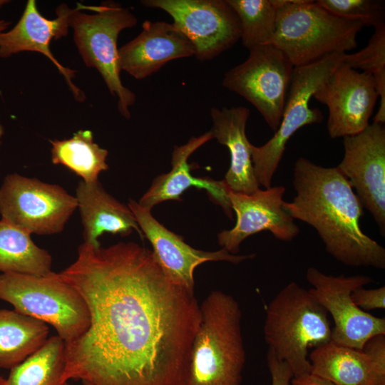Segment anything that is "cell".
Returning <instances> with one entry per match:
<instances>
[{
  "label": "cell",
  "mask_w": 385,
  "mask_h": 385,
  "mask_svg": "<svg viewBox=\"0 0 385 385\" xmlns=\"http://www.w3.org/2000/svg\"><path fill=\"white\" fill-rule=\"evenodd\" d=\"M59 274L90 314L87 330L64 342V381L185 385L200 304L165 274L152 250L133 242H83Z\"/></svg>",
  "instance_id": "1"
},
{
  "label": "cell",
  "mask_w": 385,
  "mask_h": 385,
  "mask_svg": "<svg viewBox=\"0 0 385 385\" xmlns=\"http://www.w3.org/2000/svg\"><path fill=\"white\" fill-rule=\"evenodd\" d=\"M293 185L297 195L284 202L285 210L314 227L329 255L351 267L385 268V249L361 230L363 205L337 167L301 157L294 164Z\"/></svg>",
  "instance_id": "2"
},
{
  "label": "cell",
  "mask_w": 385,
  "mask_h": 385,
  "mask_svg": "<svg viewBox=\"0 0 385 385\" xmlns=\"http://www.w3.org/2000/svg\"><path fill=\"white\" fill-rule=\"evenodd\" d=\"M200 310L185 385H242L246 352L238 302L231 294L213 290Z\"/></svg>",
  "instance_id": "3"
},
{
  "label": "cell",
  "mask_w": 385,
  "mask_h": 385,
  "mask_svg": "<svg viewBox=\"0 0 385 385\" xmlns=\"http://www.w3.org/2000/svg\"><path fill=\"white\" fill-rule=\"evenodd\" d=\"M327 310L308 289L292 282L269 304L264 325L269 349L286 362L294 377L311 373L309 350L332 341Z\"/></svg>",
  "instance_id": "4"
},
{
  "label": "cell",
  "mask_w": 385,
  "mask_h": 385,
  "mask_svg": "<svg viewBox=\"0 0 385 385\" xmlns=\"http://www.w3.org/2000/svg\"><path fill=\"white\" fill-rule=\"evenodd\" d=\"M277 1L279 7L271 45L294 68L356 47L357 34L365 26L363 22L338 17L314 1Z\"/></svg>",
  "instance_id": "5"
},
{
  "label": "cell",
  "mask_w": 385,
  "mask_h": 385,
  "mask_svg": "<svg viewBox=\"0 0 385 385\" xmlns=\"http://www.w3.org/2000/svg\"><path fill=\"white\" fill-rule=\"evenodd\" d=\"M85 6L78 3L69 17L75 45L85 65L98 71L111 94L117 98L119 113L129 119L136 96L120 80L117 41L120 33L134 27L138 19L114 1L87 6L88 13L83 11Z\"/></svg>",
  "instance_id": "6"
},
{
  "label": "cell",
  "mask_w": 385,
  "mask_h": 385,
  "mask_svg": "<svg viewBox=\"0 0 385 385\" xmlns=\"http://www.w3.org/2000/svg\"><path fill=\"white\" fill-rule=\"evenodd\" d=\"M0 299L15 311L51 325L65 343L78 338L90 325L85 301L59 273H1Z\"/></svg>",
  "instance_id": "7"
},
{
  "label": "cell",
  "mask_w": 385,
  "mask_h": 385,
  "mask_svg": "<svg viewBox=\"0 0 385 385\" xmlns=\"http://www.w3.org/2000/svg\"><path fill=\"white\" fill-rule=\"evenodd\" d=\"M346 53H335L310 63L295 67L288 90L282 119L274 135L264 145L250 149L254 173L259 185L271 187L289 138L304 125L320 123L322 112L309 107L317 90L340 66Z\"/></svg>",
  "instance_id": "8"
},
{
  "label": "cell",
  "mask_w": 385,
  "mask_h": 385,
  "mask_svg": "<svg viewBox=\"0 0 385 385\" xmlns=\"http://www.w3.org/2000/svg\"><path fill=\"white\" fill-rule=\"evenodd\" d=\"M77 207L63 188L35 178L9 174L0 187L1 219L31 235L61 232Z\"/></svg>",
  "instance_id": "9"
},
{
  "label": "cell",
  "mask_w": 385,
  "mask_h": 385,
  "mask_svg": "<svg viewBox=\"0 0 385 385\" xmlns=\"http://www.w3.org/2000/svg\"><path fill=\"white\" fill-rule=\"evenodd\" d=\"M247 58L225 75L222 85L250 102L276 131L283 113L294 66L273 45L249 51Z\"/></svg>",
  "instance_id": "10"
},
{
  "label": "cell",
  "mask_w": 385,
  "mask_h": 385,
  "mask_svg": "<svg viewBox=\"0 0 385 385\" xmlns=\"http://www.w3.org/2000/svg\"><path fill=\"white\" fill-rule=\"evenodd\" d=\"M306 278L312 286L309 292L333 319L332 342L362 350L371 338L385 335V319L363 311L351 297L354 289L372 282L370 277L328 275L310 267Z\"/></svg>",
  "instance_id": "11"
},
{
  "label": "cell",
  "mask_w": 385,
  "mask_h": 385,
  "mask_svg": "<svg viewBox=\"0 0 385 385\" xmlns=\"http://www.w3.org/2000/svg\"><path fill=\"white\" fill-rule=\"evenodd\" d=\"M168 13L191 41L195 56L209 61L233 46L241 36L237 16L226 0H143Z\"/></svg>",
  "instance_id": "12"
},
{
  "label": "cell",
  "mask_w": 385,
  "mask_h": 385,
  "mask_svg": "<svg viewBox=\"0 0 385 385\" xmlns=\"http://www.w3.org/2000/svg\"><path fill=\"white\" fill-rule=\"evenodd\" d=\"M344 155L337 166L361 205L385 231V128L372 123L360 133L343 138Z\"/></svg>",
  "instance_id": "13"
},
{
  "label": "cell",
  "mask_w": 385,
  "mask_h": 385,
  "mask_svg": "<svg viewBox=\"0 0 385 385\" xmlns=\"http://www.w3.org/2000/svg\"><path fill=\"white\" fill-rule=\"evenodd\" d=\"M313 98L327 106L328 133L331 138H337L357 134L370 124L379 96L371 74L342 63Z\"/></svg>",
  "instance_id": "14"
},
{
  "label": "cell",
  "mask_w": 385,
  "mask_h": 385,
  "mask_svg": "<svg viewBox=\"0 0 385 385\" xmlns=\"http://www.w3.org/2000/svg\"><path fill=\"white\" fill-rule=\"evenodd\" d=\"M284 192L283 186L259 188L250 194L230 190L228 196L236 214V224L232 229L218 233L219 245L237 255L243 240L264 230L282 241H291L297 237L299 228L284 207Z\"/></svg>",
  "instance_id": "15"
},
{
  "label": "cell",
  "mask_w": 385,
  "mask_h": 385,
  "mask_svg": "<svg viewBox=\"0 0 385 385\" xmlns=\"http://www.w3.org/2000/svg\"><path fill=\"white\" fill-rule=\"evenodd\" d=\"M128 206L133 212L144 237L150 242L153 252L165 274L177 284L194 293V271L207 262L223 261L239 264L252 259L255 254L233 255L222 248L217 251L195 249L184 242L182 237L167 229L151 214L130 199Z\"/></svg>",
  "instance_id": "16"
},
{
  "label": "cell",
  "mask_w": 385,
  "mask_h": 385,
  "mask_svg": "<svg viewBox=\"0 0 385 385\" xmlns=\"http://www.w3.org/2000/svg\"><path fill=\"white\" fill-rule=\"evenodd\" d=\"M72 10L73 8L61 4L56 9V18L48 19L39 12L36 1L29 0L16 24L9 31L0 33V57L9 58L23 51L38 52L44 55L63 76L75 99L82 102L86 96L72 81L76 71L61 64L50 49L52 40H58L68 35Z\"/></svg>",
  "instance_id": "17"
},
{
  "label": "cell",
  "mask_w": 385,
  "mask_h": 385,
  "mask_svg": "<svg viewBox=\"0 0 385 385\" xmlns=\"http://www.w3.org/2000/svg\"><path fill=\"white\" fill-rule=\"evenodd\" d=\"M195 53L191 41L175 24L146 20L140 33L118 48V63L121 71L142 80L168 62Z\"/></svg>",
  "instance_id": "18"
},
{
  "label": "cell",
  "mask_w": 385,
  "mask_h": 385,
  "mask_svg": "<svg viewBox=\"0 0 385 385\" xmlns=\"http://www.w3.org/2000/svg\"><path fill=\"white\" fill-rule=\"evenodd\" d=\"M212 139L210 131L198 137H192L185 144L175 145L171 158L172 169L157 176L138 204L149 210L166 200H181V195L191 187L205 189L211 200L220 205L225 214L232 217V209L228 196L230 189L225 181L209 178H195L190 174L189 157L200 147Z\"/></svg>",
  "instance_id": "19"
},
{
  "label": "cell",
  "mask_w": 385,
  "mask_h": 385,
  "mask_svg": "<svg viewBox=\"0 0 385 385\" xmlns=\"http://www.w3.org/2000/svg\"><path fill=\"white\" fill-rule=\"evenodd\" d=\"M83 226V242L98 245V238L103 233L130 235L135 230L143 234L128 205L119 202L107 192L99 180L78 182L75 195Z\"/></svg>",
  "instance_id": "20"
},
{
  "label": "cell",
  "mask_w": 385,
  "mask_h": 385,
  "mask_svg": "<svg viewBox=\"0 0 385 385\" xmlns=\"http://www.w3.org/2000/svg\"><path fill=\"white\" fill-rule=\"evenodd\" d=\"M250 110L244 106L210 110L212 138L225 145L230 155V165L224 180L230 190L252 193L259 188L250 149V142L246 135V125Z\"/></svg>",
  "instance_id": "21"
},
{
  "label": "cell",
  "mask_w": 385,
  "mask_h": 385,
  "mask_svg": "<svg viewBox=\"0 0 385 385\" xmlns=\"http://www.w3.org/2000/svg\"><path fill=\"white\" fill-rule=\"evenodd\" d=\"M311 373L334 385H385V369L362 350L332 341L309 354Z\"/></svg>",
  "instance_id": "22"
},
{
  "label": "cell",
  "mask_w": 385,
  "mask_h": 385,
  "mask_svg": "<svg viewBox=\"0 0 385 385\" xmlns=\"http://www.w3.org/2000/svg\"><path fill=\"white\" fill-rule=\"evenodd\" d=\"M43 322L0 309V368L11 369L38 350L48 338Z\"/></svg>",
  "instance_id": "23"
},
{
  "label": "cell",
  "mask_w": 385,
  "mask_h": 385,
  "mask_svg": "<svg viewBox=\"0 0 385 385\" xmlns=\"http://www.w3.org/2000/svg\"><path fill=\"white\" fill-rule=\"evenodd\" d=\"M52 257L28 232L0 220V271L37 276L51 272Z\"/></svg>",
  "instance_id": "24"
},
{
  "label": "cell",
  "mask_w": 385,
  "mask_h": 385,
  "mask_svg": "<svg viewBox=\"0 0 385 385\" xmlns=\"http://www.w3.org/2000/svg\"><path fill=\"white\" fill-rule=\"evenodd\" d=\"M51 161L68 168L86 183L98 180L108 168V152L93 141L89 130H79L68 139L50 140Z\"/></svg>",
  "instance_id": "25"
},
{
  "label": "cell",
  "mask_w": 385,
  "mask_h": 385,
  "mask_svg": "<svg viewBox=\"0 0 385 385\" xmlns=\"http://www.w3.org/2000/svg\"><path fill=\"white\" fill-rule=\"evenodd\" d=\"M64 342L58 335L19 365L12 368L6 385H69L63 380L65 370Z\"/></svg>",
  "instance_id": "26"
},
{
  "label": "cell",
  "mask_w": 385,
  "mask_h": 385,
  "mask_svg": "<svg viewBox=\"0 0 385 385\" xmlns=\"http://www.w3.org/2000/svg\"><path fill=\"white\" fill-rule=\"evenodd\" d=\"M240 21L242 45L249 51L271 44L279 5L277 0H226Z\"/></svg>",
  "instance_id": "27"
},
{
  "label": "cell",
  "mask_w": 385,
  "mask_h": 385,
  "mask_svg": "<svg viewBox=\"0 0 385 385\" xmlns=\"http://www.w3.org/2000/svg\"><path fill=\"white\" fill-rule=\"evenodd\" d=\"M343 64L371 74L374 79L380 99L373 123H385V24L374 27L367 45L361 50L346 54Z\"/></svg>",
  "instance_id": "28"
},
{
  "label": "cell",
  "mask_w": 385,
  "mask_h": 385,
  "mask_svg": "<svg viewBox=\"0 0 385 385\" xmlns=\"http://www.w3.org/2000/svg\"><path fill=\"white\" fill-rule=\"evenodd\" d=\"M316 2L332 14L363 22L374 28L384 24V4L374 0H318Z\"/></svg>",
  "instance_id": "29"
},
{
  "label": "cell",
  "mask_w": 385,
  "mask_h": 385,
  "mask_svg": "<svg viewBox=\"0 0 385 385\" xmlns=\"http://www.w3.org/2000/svg\"><path fill=\"white\" fill-rule=\"evenodd\" d=\"M354 303L363 311L385 308V287L366 289L360 287L351 294Z\"/></svg>",
  "instance_id": "30"
},
{
  "label": "cell",
  "mask_w": 385,
  "mask_h": 385,
  "mask_svg": "<svg viewBox=\"0 0 385 385\" xmlns=\"http://www.w3.org/2000/svg\"><path fill=\"white\" fill-rule=\"evenodd\" d=\"M267 363L272 378V385H291L294 377L291 369L270 349L267 353Z\"/></svg>",
  "instance_id": "31"
},
{
  "label": "cell",
  "mask_w": 385,
  "mask_h": 385,
  "mask_svg": "<svg viewBox=\"0 0 385 385\" xmlns=\"http://www.w3.org/2000/svg\"><path fill=\"white\" fill-rule=\"evenodd\" d=\"M291 385H334L332 382L312 373L293 377Z\"/></svg>",
  "instance_id": "32"
},
{
  "label": "cell",
  "mask_w": 385,
  "mask_h": 385,
  "mask_svg": "<svg viewBox=\"0 0 385 385\" xmlns=\"http://www.w3.org/2000/svg\"><path fill=\"white\" fill-rule=\"evenodd\" d=\"M10 22L1 19L0 20V33L4 31L7 29L8 26L10 25Z\"/></svg>",
  "instance_id": "33"
},
{
  "label": "cell",
  "mask_w": 385,
  "mask_h": 385,
  "mask_svg": "<svg viewBox=\"0 0 385 385\" xmlns=\"http://www.w3.org/2000/svg\"><path fill=\"white\" fill-rule=\"evenodd\" d=\"M4 133V127H3L2 124L0 123V139L3 136Z\"/></svg>",
  "instance_id": "34"
},
{
  "label": "cell",
  "mask_w": 385,
  "mask_h": 385,
  "mask_svg": "<svg viewBox=\"0 0 385 385\" xmlns=\"http://www.w3.org/2000/svg\"><path fill=\"white\" fill-rule=\"evenodd\" d=\"M9 2L7 0H0V8Z\"/></svg>",
  "instance_id": "35"
},
{
  "label": "cell",
  "mask_w": 385,
  "mask_h": 385,
  "mask_svg": "<svg viewBox=\"0 0 385 385\" xmlns=\"http://www.w3.org/2000/svg\"><path fill=\"white\" fill-rule=\"evenodd\" d=\"M0 385H6V379L0 376Z\"/></svg>",
  "instance_id": "36"
},
{
  "label": "cell",
  "mask_w": 385,
  "mask_h": 385,
  "mask_svg": "<svg viewBox=\"0 0 385 385\" xmlns=\"http://www.w3.org/2000/svg\"><path fill=\"white\" fill-rule=\"evenodd\" d=\"M83 383V385H91L90 384L87 383V382H82Z\"/></svg>",
  "instance_id": "37"
}]
</instances>
